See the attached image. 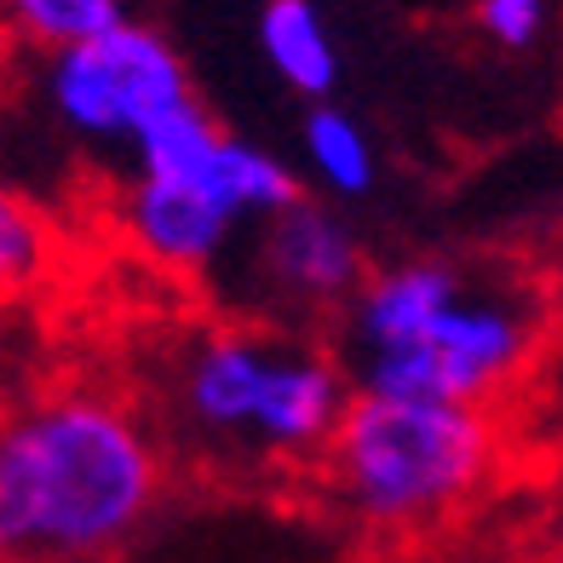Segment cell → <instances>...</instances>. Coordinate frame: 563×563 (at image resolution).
Returning a JSON list of instances; mask_svg holds the SVG:
<instances>
[{"label": "cell", "instance_id": "ba28073f", "mask_svg": "<svg viewBox=\"0 0 563 563\" xmlns=\"http://www.w3.org/2000/svg\"><path fill=\"white\" fill-rule=\"evenodd\" d=\"M260 53L282 87L322 104L340 81V46L328 35L317 0H265L260 7Z\"/></svg>", "mask_w": 563, "mask_h": 563}, {"label": "cell", "instance_id": "8992f818", "mask_svg": "<svg viewBox=\"0 0 563 563\" xmlns=\"http://www.w3.org/2000/svg\"><path fill=\"white\" fill-rule=\"evenodd\" d=\"M35 98L58 133L87 150H133L162 115L190 104V69L173 41L144 18H126L104 35H87L58 53H41Z\"/></svg>", "mask_w": 563, "mask_h": 563}, {"label": "cell", "instance_id": "5b68a950", "mask_svg": "<svg viewBox=\"0 0 563 563\" xmlns=\"http://www.w3.org/2000/svg\"><path fill=\"white\" fill-rule=\"evenodd\" d=\"M299 201L294 167L247 144L190 98L126 150L115 230L144 265L167 276H208L230 260L242 224H265Z\"/></svg>", "mask_w": 563, "mask_h": 563}, {"label": "cell", "instance_id": "4fadbf2b", "mask_svg": "<svg viewBox=\"0 0 563 563\" xmlns=\"http://www.w3.org/2000/svg\"><path fill=\"white\" fill-rule=\"evenodd\" d=\"M477 563H563V558H541V552H500V558H477Z\"/></svg>", "mask_w": 563, "mask_h": 563}, {"label": "cell", "instance_id": "7c38bea8", "mask_svg": "<svg viewBox=\"0 0 563 563\" xmlns=\"http://www.w3.org/2000/svg\"><path fill=\"white\" fill-rule=\"evenodd\" d=\"M477 30L506 53H523L547 30V0H477Z\"/></svg>", "mask_w": 563, "mask_h": 563}, {"label": "cell", "instance_id": "7a4b0ae2", "mask_svg": "<svg viewBox=\"0 0 563 563\" xmlns=\"http://www.w3.org/2000/svg\"><path fill=\"white\" fill-rule=\"evenodd\" d=\"M351 368L311 328L271 317L196 322L156 351L144 408L201 477H311L351 402Z\"/></svg>", "mask_w": 563, "mask_h": 563}, {"label": "cell", "instance_id": "52a82bcc", "mask_svg": "<svg viewBox=\"0 0 563 563\" xmlns=\"http://www.w3.org/2000/svg\"><path fill=\"white\" fill-rule=\"evenodd\" d=\"M363 282H368L363 242L345 224V213L328 208V201L299 196L294 208L253 224L247 288L260 317L288 322V328L340 322L351 311V299L363 294Z\"/></svg>", "mask_w": 563, "mask_h": 563}, {"label": "cell", "instance_id": "3957f363", "mask_svg": "<svg viewBox=\"0 0 563 563\" xmlns=\"http://www.w3.org/2000/svg\"><path fill=\"white\" fill-rule=\"evenodd\" d=\"M334 334L356 391L495 408L534 363L541 311L449 260H397L368 271Z\"/></svg>", "mask_w": 563, "mask_h": 563}, {"label": "cell", "instance_id": "30bf717a", "mask_svg": "<svg viewBox=\"0 0 563 563\" xmlns=\"http://www.w3.org/2000/svg\"><path fill=\"white\" fill-rule=\"evenodd\" d=\"M12 41H23L30 53H58L87 35H104L115 23L133 18V0H0Z\"/></svg>", "mask_w": 563, "mask_h": 563}, {"label": "cell", "instance_id": "277c9868", "mask_svg": "<svg viewBox=\"0 0 563 563\" xmlns=\"http://www.w3.org/2000/svg\"><path fill=\"white\" fill-rule=\"evenodd\" d=\"M500 449L495 408L351 391L311 477L334 518L379 541H402L472 511L500 472Z\"/></svg>", "mask_w": 563, "mask_h": 563}, {"label": "cell", "instance_id": "8fae6325", "mask_svg": "<svg viewBox=\"0 0 563 563\" xmlns=\"http://www.w3.org/2000/svg\"><path fill=\"white\" fill-rule=\"evenodd\" d=\"M46 260H53V230H46L41 208L23 196H7L0 201V282H7V294L35 288Z\"/></svg>", "mask_w": 563, "mask_h": 563}, {"label": "cell", "instance_id": "6da1fadb", "mask_svg": "<svg viewBox=\"0 0 563 563\" xmlns=\"http://www.w3.org/2000/svg\"><path fill=\"white\" fill-rule=\"evenodd\" d=\"M167 483L173 443L144 397L53 379L0 426V563H115Z\"/></svg>", "mask_w": 563, "mask_h": 563}, {"label": "cell", "instance_id": "9c48e42d", "mask_svg": "<svg viewBox=\"0 0 563 563\" xmlns=\"http://www.w3.org/2000/svg\"><path fill=\"white\" fill-rule=\"evenodd\" d=\"M299 162L334 201L368 196L374 178H379V156H374L368 126L356 115H345L340 104H328V98L311 104L299 121Z\"/></svg>", "mask_w": 563, "mask_h": 563}]
</instances>
